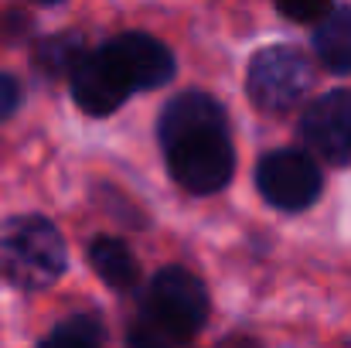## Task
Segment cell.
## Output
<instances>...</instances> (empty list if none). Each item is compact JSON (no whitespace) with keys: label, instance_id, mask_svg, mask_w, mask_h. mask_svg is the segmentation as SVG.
<instances>
[{"label":"cell","instance_id":"cell-8","mask_svg":"<svg viewBox=\"0 0 351 348\" xmlns=\"http://www.w3.org/2000/svg\"><path fill=\"white\" fill-rule=\"evenodd\" d=\"M69 82H72L75 103L89 116H110L113 110H119L123 100L133 93V89L123 82V76L113 69V62H110V55H106L103 48L86 51V55L75 62V69L69 72Z\"/></svg>","mask_w":351,"mask_h":348},{"label":"cell","instance_id":"cell-9","mask_svg":"<svg viewBox=\"0 0 351 348\" xmlns=\"http://www.w3.org/2000/svg\"><path fill=\"white\" fill-rule=\"evenodd\" d=\"M198 130H226V110L208 93H184L160 113V143Z\"/></svg>","mask_w":351,"mask_h":348},{"label":"cell","instance_id":"cell-7","mask_svg":"<svg viewBox=\"0 0 351 348\" xmlns=\"http://www.w3.org/2000/svg\"><path fill=\"white\" fill-rule=\"evenodd\" d=\"M304 143L331 164H351V89L314 100L300 119Z\"/></svg>","mask_w":351,"mask_h":348},{"label":"cell","instance_id":"cell-13","mask_svg":"<svg viewBox=\"0 0 351 348\" xmlns=\"http://www.w3.org/2000/svg\"><path fill=\"white\" fill-rule=\"evenodd\" d=\"M106 338V332L99 328V321L96 318H86V314H79V318H69V321H62L48 338H45V345H99Z\"/></svg>","mask_w":351,"mask_h":348},{"label":"cell","instance_id":"cell-4","mask_svg":"<svg viewBox=\"0 0 351 348\" xmlns=\"http://www.w3.org/2000/svg\"><path fill=\"white\" fill-rule=\"evenodd\" d=\"M314 82L311 62L287 45H273L252 55L245 72V89L259 110H290L297 106Z\"/></svg>","mask_w":351,"mask_h":348},{"label":"cell","instance_id":"cell-11","mask_svg":"<svg viewBox=\"0 0 351 348\" xmlns=\"http://www.w3.org/2000/svg\"><path fill=\"white\" fill-rule=\"evenodd\" d=\"M89 263L93 270L99 273V280L113 290H130L140 277V266H136V256L130 253L126 242H119L113 235H99L93 239L89 246Z\"/></svg>","mask_w":351,"mask_h":348},{"label":"cell","instance_id":"cell-3","mask_svg":"<svg viewBox=\"0 0 351 348\" xmlns=\"http://www.w3.org/2000/svg\"><path fill=\"white\" fill-rule=\"evenodd\" d=\"M167 171L171 178L195 192V195H212L229 185L235 171V154L229 143V130H198L184 133L171 143H164Z\"/></svg>","mask_w":351,"mask_h":348},{"label":"cell","instance_id":"cell-5","mask_svg":"<svg viewBox=\"0 0 351 348\" xmlns=\"http://www.w3.org/2000/svg\"><path fill=\"white\" fill-rule=\"evenodd\" d=\"M263 198L283 212H304L321 195V167L304 150H273L256 167Z\"/></svg>","mask_w":351,"mask_h":348},{"label":"cell","instance_id":"cell-6","mask_svg":"<svg viewBox=\"0 0 351 348\" xmlns=\"http://www.w3.org/2000/svg\"><path fill=\"white\" fill-rule=\"evenodd\" d=\"M103 51L110 55L113 69L123 76V82L136 93V89H160L174 79V55L164 41L140 34V31H126L113 41L103 45Z\"/></svg>","mask_w":351,"mask_h":348},{"label":"cell","instance_id":"cell-10","mask_svg":"<svg viewBox=\"0 0 351 348\" xmlns=\"http://www.w3.org/2000/svg\"><path fill=\"white\" fill-rule=\"evenodd\" d=\"M314 51L331 72H351V7L328 10L317 21Z\"/></svg>","mask_w":351,"mask_h":348},{"label":"cell","instance_id":"cell-12","mask_svg":"<svg viewBox=\"0 0 351 348\" xmlns=\"http://www.w3.org/2000/svg\"><path fill=\"white\" fill-rule=\"evenodd\" d=\"M82 55H86V45H82L79 34H58V38H48V41L38 45L34 69L45 79H58V76H69Z\"/></svg>","mask_w":351,"mask_h":348},{"label":"cell","instance_id":"cell-15","mask_svg":"<svg viewBox=\"0 0 351 348\" xmlns=\"http://www.w3.org/2000/svg\"><path fill=\"white\" fill-rule=\"evenodd\" d=\"M17 103H21V89H17V82H14L7 72H0V119H7V116L14 113Z\"/></svg>","mask_w":351,"mask_h":348},{"label":"cell","instance_id":"cell-14","mask_svg":"<svg viewBox=\"0 0 351 348\" xmlns=\"http://www.w3.org/2000/svg\"><path fill=\"white\" fill-rule=\"evenodd\" d=\"M276 7H280L290 21L311 24V21H321V17L331 10V0H276Z\"/></svg>","mask_w":351,"mask_h":348},{"label":"cell","instance_id":"cell-2","mask_svg":"<svg viewBox=\"0 0 351 348\" xmlns=\"http://www.w3.org/2000/svg\"><path fill=\"white\" fill-rule=\"evenodd\" d=\"M65 239L41 216H14L0 226V273L21 290H45L65 273Z\"/></svg>","mask_w":351,"mask_h":348},{"label":"cell","instance_id":"cell-16","mask_svg":"<svg viewBox=\"0 0 351 348\" xmlns=\"http://www.w3.org/2000/svg\"><path fill=\"white\" fill-rule=\"evenodd\" d=\"M38 3H58V0H38Z\"/></svg>","mask_w":351,"mask_h":348},{"label":"cell","instance_id":"cell-1","mask_svg":"<svg viewBox=\"0 0 351 348\" xmlns=\"http://www.w3.org/2000/svg\"><path fill=\"white\" fill-rule=\"evenodd\" d=\"M205 283L184 266H167L150 280L140 325L130 332V345H184L205 328Z\"/></svg>","mask_w":351,"mask_h":348}]
</instances>
